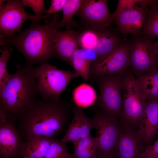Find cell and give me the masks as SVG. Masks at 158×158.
<instances>
[{
    "mask_svg": "<svg viewBox=\"0 0 158 158\" xmlns=\"http://www.w3.org/2000/svg\"><path fill=\"white\" fill-rule=\"evenodd\" d=\"M154 46L156 53L158 55V41L154 42Z\"/></svg>",
    "mask_w": 158,
    "mask_h": 158,
    "instance_id": "obj_33",
    "label": "cell"
},
{
    "mask_svg": "<svg viewBox=\"0 0 158 158\" xmlns=\"http://www.w3.org/2000/svg\"><path fill=\"white\" fill-rule=\"evenodd\" d=\"M0 8V38H6L21 32L22 25L25 21L38 22L43 19L46 22L51 16L31 15L24 9L20 0H9Z\"/></svg>",
    "mask_w": 158,
    "mask_h": 158,
    "instance_id": "obj_9",
    "label": "cell"
},
{
    "mask_svg": "<svg viewBox=\"0 0 158 158\" xmlns=\"http://www.w3.org/2000/svg\"><path fill=\"white\" fill-rule=\"evenodd\" d=\"M25 158V157H24V158Z\"/></svg>",
    "mask_w": 158,
    "mask_h": 158,
    "instance_id": "obj_36",
    "label": "cell"
},
{
    "mask_svg": "<svg viewBox=\"0 0 158 158\" xmlns=\"http://www.w3.org/2000/svg\"><path fill=\"white\" fill-rule=\"evenodd\" d=\"M136 80L145 101L158 100V69L138 77Z\"/></svg>",
    "mask_w": 158,
    "mask_h": 158,
    "instance_id": "obj_19",
    "label": "cell"
},
{
    "mask_svg": "<svg viewBox=\"0 0 158 158\" xmlns=\"http://www.w3.org/2000/svg\"><path fill=\"white\" fill-rule=\"evenodd\" d=\"M67 0H52L49 8L47 10L46 15L51 16L52 14H56L63 10Z\"/></svg>",
    "mask_w": 158,
    "mask_h": 158,
    "instance_id": "obj_32",
    "label": "cell"
},
{
    "mask_svg": "<svg viewBox=\"0 0 158 158\" xmlns=\"http://www.w3.org/2000/svg\"><path fill=\"white\" fill-rule=\"evenodd\" d=\"M96 158H114L113 156H110L108 157H96Z\"/></svg>",
    "mask_w": 158,
    "mask_h": 158,
    "instance_id": "obj_34",
    "label": "cell"
},
{
    "mask_svg": "<svg viewBox=\"0 0 158 158\" xmlns=\"http://www.w3.org/2000/svg\"><path fill=\"white\" fill-rule=\"evenodd\" d=\"M77 12L96 30L110 28L114 18V13L109 10L107 0H84Z\"/></svg>",
    "mask_w": 158,
    "mask_h": 158,
    "instance_id": "obj_12",
    "label": "cell"
},
{
    "mask_svg": "<svg viewBox=\"0 0 158 158\" xmlns=\"http://www.w3.org/2000/svg\"><path fill=\"white\" fill-rule=\"evenodd\" d=\"M154 1L144 0L139 5L137 4L115 16L114 21H115L118 32L123 37L129 34L142 35L147 17L148 7Z\"/></svg>",
    "mask_w": 158,
    "mask_h": 158,
    "instance_id": "obj_11",
    "label": "cell"
},
{
    "mask_svg": "<svg viewBox=\"0 0 158 158\" xmlns=\"http://www.w3.org/2000/svg\"><path fill=\"white\" fill-rule=\"evenodd\" d=\"M16 71L0 91V107L17 121L35 102L39 94L35 68L16 65Z\"/></svg>",
    "mask_w": 158,
    "mask_h": 158,
    "instance_id": "obj_3",
    "label": "cell"
},
{
    "mask_svg": "<svg viewBox=\"0 0 158 158\" xmlns=\"http://www.w3.org/2000/svg\"><path fill=\"white\" fill-rule=\"evenodd\" d=\"M123 91L120 122L124 126L138 131L143 115L145 101L130 70L128 69L125 74Z\"/></svg>",
    "mask_w": 158,
    "mask_h": 158,
    "instance_id": "obj_6",
    "label": "cell"
},
{
    "mask_svg": "<svg viewBox=\"0 0 158 158\" xmlns=\"http://www.w3.org/2000/svg\"><path fill=\"white\" fill-rule=\"evenodd\" d=\"M66 143L61 140L52 138L44 158H73L70 154Z\"/></svg>",
    "mask_w": 158,
    "mask_h": 158,
    "instance_id": "obj_26",
    "label": "cell"
},
{
    "mask_svg": "<svg viewBox=\"0 0 158 158\" xmlns=\"http://www.w3.org/2000/svg\"><path fill=\"white\" fill-rule=\"evenodd\" d=\"M128 41L123 40L121 44L104 58L91 63L90 78L108 74L125 73L130 67Z\"/></svg>",
    "mask_w": 158,
    "mask_h": 158,
    "instance_id": "obj_10",
    "label": "cell"
},
{
    "mask_svg": "<svg viewBox=\"0 0 158 158\" xmlns=\"http://www.w3.org/2000/svg\"><path fill=\"white\" fill-rule=\"evenodd\" d=\"M72 111V120L61 139L66 143L71 142L73 144L90 136L91 130L94 128L93 118L86 116L82 108L75 104Z\"/></svg>",
    "mask_w": 158,
    "mask_h": 158,
    "instance_id": "obj_15",
    "label": "cell"
},
{
    "mask_svg": "<svg viewBox=\"0 0 158 158\" xmlns=\"http://www.w3.org/2000/svg\"><path fill=\"white\" fill-rule=\"evenodd\" d=\"M92 118L97 131V157L113 156L123 125L119 121L96 109Z\"/></svg>",
    "mask_w": 158,
    "mask_h": 158,
    "instance_id": "obj_8",
    "label": "cell"
},
{
    "mask_svg": "<svg viewBox=\"0 0 158 158\" xmlns=\"http://www.w3.org/2000/svg\"></svg>",
    "mask_w": 158,
    "mask_h": 158,
    "instance_id": "obj_37",
    "label": "cell"
},
{
    "mask_svg": "<svg viewBox=\"0 0 158 158\" xmlns=\"http://www.w3.org/2000/svg\"><path fill=\"white\" fill-rule=\"evenodd\" d=\"M98 37L97 30H87L79 35L78 45L84 50L92 49Z\"/></svg>",
    "mask_w": 158,
    "mask_h": 158,
    "instance_id": "obj_28",
    "label": "cell"
},
{
    "mask_svg": "<svg viewBox=\"0 0 158 158\" xmlns=\"http://www.w3.org/2000/svg\"><path fill=\"white\" fill-rule=\"evenodd\" d=\"M97 31L98 37L92 50L97 55L98 60H101L115 50L123 40L119 32L112 31L110 28Z\"/></svg>",
    "mask_w": 158,
    "mask_h": 158,
    "instance_id": "obj_18",
    "label": "cell"
},
{
    "mask_svg": "<svg viewBox=\"0 0 158 158\" xmlns=\"http://www.w3.org/2000/svg\"><path fill=\"white\" fill-rule=\"evenodd\" d=\"M72 108L71 104L61 98H37L17 120V127L23 141L60 135L72 120Z\"/></svg>",
    "mask_w": 158,
    "mask_h": 158,
    "instance_id": "obj_1",
    "label": "cell"
},
{
    "mask_svg": "<svg viewBox=\"0 0 158 158\" xmlns=\"http://www.w3.org/2000/svg\"><path fill=\"white\" fill-rule=\"evenodd\" d=\"M16 121L10 119L0 124V158H16L20 156L24 141L18 130Z\"/></svg>",
    "mask_w": 158,
    "mask_h": 158,
    "instance_id": "obj_14",
    "label": "cell"
},
{
    "mask_svg": "<svg viewBox=\"0 0 158 158\" xmlns=\"http://www.w3.org/2000/svg\"><path fill=\"white\" fill-rule=\"evenodd\" d=\"M140 158H158V139L145 147Z\"/></svg>",
    "mask_w": 158,
    "mask_h": 158,
    "instance_id": "obj_31",
    "label": "cell"
},
{
    "mask_svg": "<svg viewBox=\"0 0 158 158\" xmlns=\"http://www.w3.org/2000/svg\"><path fill=\"white\" fill-rule=\"evenodd\" d=\"M145 147L137 130L123 126L113 156L114 158H140Z\"/></svg>",
    "mask_w": 158,
    "mask_h": 158,
    "instance_id": "obj_13",
    "label": "cell"
},
{
    "mask_svg": "<svg viewBox=\"0 0 158 158\" xmlns=\"http://www.w3.org/2000/svg\"><path fill=\"white\" fill-rule=\"evenodd\" d=\"M78 32L71 29L61 31L55 28L54 49L55 56L71 64V59L78 46Z\"/></svg>",
    "mask_w": 158,
    "mask_h": 158,
    "instance_id": "obj_16",
    "label": "cell"
},
{
    "mask_svg": "<svg viewBox=\"0 0 158 158\" xmlns=\"http://www.w3.org/2000/svg\"><path fill=\"white\" fill-rule=\"evenodd\" d=\"M73 158H96L97 143L95 137L90 136L73 143Z\"/></svg>",
    "mask_w": 158,
    "mask_h": 158,
    "instance_id": "obj_21",
    "label": "cell"
},
{
    "mask_svg": "<svg viewBox=\"0 0 158 158\" xmlns=\"http://www.w3.org/2000/svg\"><path fill=\"white\" fill-rule=\"evenodd\" d=\"M35 72L39 94L45 99L60 98L68 84L79 77L75 71L60 69L48 62L35 68Z\"/></svg>",
    "mask_w": 158,
    "mask_h": 158,
    "instance_id": "obj_5",
    "label": "cell"
},
{
    "mask_svg": "<svg viewBox=\"0 0 158 158\" xmlns=\"http://www.w3.org/2000/svg\"><path fill=\"white\" fill-rule=\"evenodd\" d=\"M59 15L54 14L43 24L39 22H32L21 32L0 38V45L14 46L24 56L26 66L48 62L55 56L54 49L55 25Z\"/></svg>",
    "mask_w": 158,
    "mask_h": 158,
    "instance_id": "obj_2",
    "label": "cell"
},
{
    "mask_svg": "<svg viewBox=\"0 0 158 158\" xmlns=\"http://www.w3.org/2000/svg\"><path fill=\"white\" fill-rule=\"evenodd\" d=\"M73 96L75 104L81 108L92 105L97 98L93 88L85 83L81 84L74 89Z\"/></svg>",
    "mask_w": 158,
    "mask_h": 158,
    "instance_id": "obj_22",
    "label": "cell"
},
{
    "mask_svg": "<svg viewBox=\"0 0 158 158\" xmlns=\"http://www.w3.org/2000/svg\"><path fill=\"white\" fill-rule=\"evenodd\" d=\"M1 54L0 55V91L4 87L9 79L10 74L7 70V63L13 52L10 46H2L0 48Z\"/></svg>",
    "mask_w": 158,
    "mask_h": 158,
    "instance_id": "obj_27",
    "label": "cell"
},
{
    "mask_svg": "<svg viewBox=\"0 0 158 158\" xmlns=\"http://www.w3.org/2000/svg\"><path fill=\"white\" fill-rule=\"evenodd\" d=\"M5 0H0V8H1L3 5V4Z\"/></svg>",
    "mask_w": 158,
    "mask_h": 158,
    "instance_id": "obj_35",
    "label": "cell"
},
{
    "mask_svg": "<svg viewBox=\"0 0 158 158\" xmlns=\"http://www.w3.org/2000/svg\"><path fill=\"white\" fill-rule=\"evenodd\" d=\"M91 64L85 50L78 48L75 51L72 58L71 65L79 76L87 81L90 79Z\"/></svg>",
    "mask_w": 158,
    "mask_h": 158,
    "instance_id": "obj_23",
    "label": "cell"
},
{
    "mask_svg": "<svg viewBox=\"0 0 158 158\" xmlns=\"http://www.w3.org/2000/svg\"><path fill=\"white\" fill-rule=\"evenodd\" d=\"M143 0H118L116 9L114 13V16L121 12L132 7L138 4L141 3Z\"/></svg>",
    "mask_w": 158,
    "mask_h": 158,
    "instance_id": "obj_30",
    "label": "cell"
},
{
    "mask_svg": "<svg viewBox=\"0 0 158 158\" xmlns=\"http://www.w3.org/2000/svg\"><path fill=\"white\" fill-rule=\"evenodd\" d=\"M138 131L146 147L151 145L158 132V100L145 101L143 115Z\"/></svg>",
    "mask_w": 158,
    "mask_h": 158,
    "instance_id": "obj_17",
    "label": "cell"
},
{
    "mask_svg": "<svg viewBox=\"0 0 158 158\" xmlns=\"http://www.w3.org/2000/svg\"><path fill=\"white\" fill-rule=\"evenodd\" d=\"M23 6L30 7L37 16H41L46 13L47 10L44 5V1L43 0H20Z\"/></svg>",
    "mask_w": 158,
    "mask_h": 158,
    "instance_id": "obj_29",
    "label": "cell"
},
{
    "mask_svg": "<svg viewBox=\"0 0 158 158\" xmlns=\"http://www.w3.org/2000/svg\"><path fill=\"white\" fill-rule=\"evenodd\" d=\"M128 41L130 67L138 77L157 69L158 55L152 39L142 35H133Z\"/></svg>",
    "mask_w": 158,
    "mask_h": 158,
    "instance_id": "obj_7",
    "label": "cell"
},
{
    "mask_svg": "<svg viewBox=\"0 0 158 158\" xmlns=\"http://www.w3.org/2000/svg\"><path fill=\"white\" fill-rule=\"evenodd\" d=\"M83 1V0H67L62 10V18L60 21L56 23L54 28L58 30L65 26L67 30H70L73 23V16L78 11Z\"/></svg>",
    "mask_w": 158,
    "mask_h": 158,
    "instance_id": "obj_25",
    "label": "cell"
},
{
    "mask_svg": "<svg viewBox=\"0 0 158 158\" xmlns=\"http://www.w3.org/2000/svg\"><path fill=\"white\" fill-rule=\"evenodd\" d=\"M52 138H35L24 142L21 151L23 158H44Z\"/></svg>",
    "mask_w": 158,
    "mask_h": 158,
    "instance_id": "obj_20",
    "label": "cell"
},
{
    "mask_svg": "<svg viewBox=\"0 0 158 158\" xmlns=\"http://www.w3.org/2000/svg\"><path fill=\"white\" fill-rule=\"evenodd\" d=\"M125 73L104 75L92 79L99 91V95L95 103V109L104 112L120 121L123 104L121 92Z\"/></svg>",
    "mask_w": 158,
    "mask_h": 158,
    "instance_id": "obj_4",
    "label": "cell"
},
{
    "mask_svg": "<svg viewBox=\"0 0 158 158\" xmlns=\"http://www.w3.org/2000/svg\"><path fill=\"white\" fill-rule=\"evenodd\" d=\"M142 35L152 39L158 37V0H154L148 7Z\"/></svg>",
    "mask_w": 158,
    "mask_h": 158,
    "instance_id": "obj_24",
    "label": "cell"
}]
</instances>
